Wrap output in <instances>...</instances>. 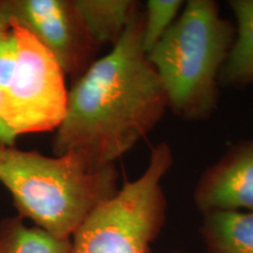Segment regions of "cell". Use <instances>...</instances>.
Listing matches in <instances>:
<instances>
[{
	"label": "cell",
	"instance_id": "4fadbf2b",
	"mask_svg": "<svg viewBox=\"0 0 253 253\" xmlns=\"http://www.w3.org/2000/svg\"><path fill=\"white\" fill-rule=\"evenodd\" d=\"M15 140L13 136L11 135V132L7 130L4 122H2L1 116H0V145H8V147H14Z\"/></svg>",
	"mask_w": 253,
	"mask_h": 253
},
{
	"label": "cell",
	"instance_id": "277c9868",
	"mask_svg": "<svg viewBox=\"0 0 253 253\" xmlns=\"http://www.w3.org/2000/svg\"><path fill=\"white\" fill-rule=\"evenodd\" d=\"M66 74L26 28L0 8V116L14 138L53 131L67 107Z\"/></svg>",
	"mask_w": 253,
	"mask_h": 253
},
{
	"label": "cell",
	"instance_id": "7c38bea8",
	"mask_svg": "<svg viewBox=\"0 0 253 253\" xmlns=\"http://www.w3.org/2000/svg\"><path fill=\"white\" fill-rule=\"evenodd\" d=\"M183 7L181 0H149L143 20V46L149 52L175 23Z\"/></svg>",
	"mask_w": 253,
	"mask_h": 253
},
{
	"label": "cell",
	"instance_id": "9c48e42d",
	"mask_svg": "<svg viewBox=\"0 0 253 253\" xmlns=\"http://www.w3.org/2000/svg\"><path fill=\"white\" fill-rule=\"evenodd\" d=\"M237 20L236 37L219 74L225 86L253 84V0L229 2Z\"/></svg>",
	"mask_w": 253,
	"mask_h": 253
},
{
	"label": "cell",
	"instance_id": "52a82bcc",
	"mask_svg": "<svg viewBox=\"0 0 253 253\" xmlns=\"http://www.w3.org/2000/svg\"><path fill=\"white\" fill-rule=\"evenodd\" d=\"M194 201L203 214L239 209L253 212V140L232 147L205 170Z\"/></svg>",
	"mask_w": 253,
	"mask_h": 253
},
{
	"label": "cell",
	"instance_id": "7a4b0ae2",
	"mask_svg": "<svg viewBox=\"0 0 253 253\" xmlns=\"http://www.w3.org/2000/svg\"><path fill=\"white\" fill-rule=\"evenodd\" d=\"M115 166L91 170L73 155L46 156L0 145V183L21 219L71 239L94 209L118 192Z\"/></svg>",
	"mask_w": 253,
	"mask_h": 253
},
{
	"label": "cell",
	"instance_id": "8992f818",
	"mask_svg": "<svg viewBox=\"0 0 253 253\" xmlns=\"http://www.w3.org/2000/svg\"><path fill=\"white\" fill-rule=\"evenodd\" d=\"M0 8L31 32L74 80L96 60L101 46L90 36L75 0H0Z\"/></svg>",
	"mask_w": 253,
	"mask_h": 253
},
{
	"label": "cell",
	"instance_id": "8fae6325",
	"mask_svg": "<svg viewBox=\"0 0 253 253\" xmlns=\"http://www.w3.org/2000/svg\"><path fill=\"white\" fill-rule=\"evenodd\" d=\"M71 239L56 238L20 217L0 220V253H69Z\"/></svg>",
	"mask_w": 253,
	"mask_h": 253
},
{
	"label": "cell",
	"instance_id": "30bf717a",
	"mask_svg": "<svg viewBox=\"0 0 253 253\" xmlns=\"http://www.w3.org/2000/svg\"><path fill=\"white\" fill-rule=\"evenodd\" d=\"M75 5L99 46L115 45L138 12L132 0H75Z\"/></svg>",
	"mask_w": 253,
	"mask_h": 253
},
{
	"label": "cell",
	"instance_id": "ba28073f",
	"mask_svg": "<svg viewBox=\"0 0 253 253\" xmlns=\"http://www.w3.org/2000/svg\"><path fill=\"white\" fill-rule=\"evenodd\" d=\"M201 235L209 253H253V212L204 214Z\"/></svg>",
	"mask_w": 253,
	"mask_h": 253
},
{
	"label": "cell",
	"instance_id": "3957f363",
	"mask_svg": "<svg viewBox=\"0 0 253 253\" xmlns=\"http://www.w3.org/2000/svg\"><path fill=\"white\" fill-rule=\"evenodd\" d=\"M236 37L212 0H190L147 53L166 90L168 107L185 120L208 119L218 102L219 74Z\"/></svg>",
	"mask_w": 253,
	"mask_h": 253
},
{
	"label": "cell",
	"instance_id": "5b68a950",
	"mask_svg": "<svg viewBox=\"0 0 253 253\" xmlns=\"http://www.w3.org/2000/svg\"><path fill=\"white\" fill-rule=\"evenodd\" d=\"M172 160L169 144L155 145L142 175L125 183L78 227L69 253H151L166 221L162 181Z\"/></svg>",
	"mask_w": 253,
	"mask_h": 253
},
{
	"label": "cell",
	"instance_id": "6da1fadb",
	"mask_svg": "<svg viewBox=\"0 0 253 253\" xmlns=\"http://www.w3.org/2000/svg\"><path fill=\"white\" fill-rule=\"evenodd\" d=\"M143 20L138 11L108 54L73 82L54 156L73 155L91 170L115 166L163 119L167 94L144 49Z\"/></svg>",
	"mask_w": 253,
	"mask_h": 253
}]
</instances>
